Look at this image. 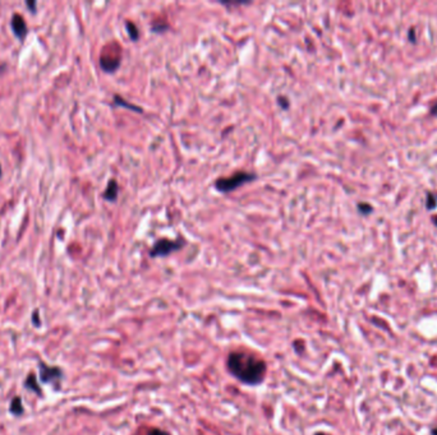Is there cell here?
I'll use <instances>...</instances> for the list:
<instances>
[{
	"instance_id": "cell-1",
	"label": "cell",
	"mask_w": 437,
	"mask_h": 435,
	"mask_svg": "<svg viewBox=\"0 0 437 435\" xmlns=\"http://www.w3.org/2000/svg\"><path fill=\"white\" fill-rule=\"evenodd\" d=\"M227 366L230 374L244 384H260L266 375L265 361L248 351H233L228 355Z\"/></svg>"
},
{
	"instance_id": "cell-2",
	"label": "cell",
	"mask_w": 437,
	"mask_h": 435,
	"mask_svg": "<svg viewBox=\"0 0 437 435\" xmlns=\"http://www.w3.org/2000/svg\"><path fill=\"white\" fill-rule=\"evenodd\" d=\"M256 179V175L252 172H246V171H238L234 172L233 175L227 176V178H220L217 179L216 183H215V187H216L217 190H220L221 193H228V191L235 190L236 188L242 187L243 184H246L248 181H252Z\"/></svg>"
},
{
	"instance_id": "cell-3",
	"label": "cell",
	"mask_w": 437,
	"mask_h": 435,
	"mask_svg": "<svg viewBox=\"0 0 437 435\" xmlns=\"http://www.w3.org/2000/svg\"><path fill=\"white\" fill-rule=\"evenodd\" d=\"M120 64V46L117 42L106 45L100 56V65L105 72H114Z\"/></svg>"
},
{
	"instance_id": "cell-4",
	"label": "cell",
	"mask_w": 437,
	"mask_h": 435,
	"mask_svg": "<svg viewBox=\"0 0 437 435\" xmlns=\"http://www.w3.org/2000/svg\"><path fill=\"white\" fill-rule=\"evenodd\" d=\"M182 246L183 244L179 243L178 240L173 242V240H169V239H161V240L155 243V245H153L150 251V255L152 258L165 257V255H169L173 251L182 249Z\"/></svg>"
},
{
	"instance_id": "cell-5",
	"label": "cell",
	"mask_w": 437,
	"mask_h": 435,
	"mask_svg": "<svg viewBox=\"0 0 437 435\" xmlns=\"http://www.w3.org/2000/svg\"><path fill=\"white\" fill-rule=\"evenodd\" d=\"M40 378L44 383H49V381H59L61 378V370L58 368H53V366L45 365L44 362H40Z\"/></svg>"
},
{
	"instance_id": "cell-6",
	"label": "cell",
	"mask_w": 437,
	"mask_h": 435,
	"mask_svg": "<svg viewBox=\"0 0 437 435\" xmlns=\"http://www.w3.org/2000/svg\"><path fill=\"white\" fill-rule=\"evenodd\" d=\"M12 29L14 32V35L19 38H25V36L27 35V25H26L25 19L21 14H14L12 18Z\"/></svg>"
},
{
	"instance_id": "cell-7",
	"label": "cell",
	"mask_w": 437,
	"mask_h": 435,
	"mask_svg": "<svg viewBox=\"0 0 437 435\" xmlns=\"http://www.w3.org/2000/svg\"><path fill=\"white\" fill-rule=\"evenodd\" d=\"M118 190H119L118 183L115 180H110L109 181L105 193H104V198L113 202V200H115L117 199V197H118Z\"/></svg>"
},
{
	"instance_id": "cell-8",
	"label": "cell",
	"mask_w": 437,
	"mask_h": 435,
	"mask_svg": "<svg viewBox=\"0 0 437 435\" xmlns=\"http://www.w3.org/2000/svg\"><path fill=\"white\" fill-rule=\"evenodd\" d=\"M114 101H115V104H117V105H119V106H124V108L131 109V110H134V111L142 112V109L138 108V106L132 105V104H128V101H125V100L121 99L120 96H114Z\"/></svg>"
},
{
	"instance_id": "cell-9",
	"label": "cell",
	"mask_w": 437,
	"mask_h": 435,
	"mask_svg": "<svg viewBox=\"0 0 437 435\" xmlns=\"http://www.w3.org/2000/svg\"><path fill=\"white\" fill-rule=\"evenodd\" d=\"M10 411H12L14 415H21L23 412V407H22V401L21 398L16 397L14 400L12 401V406H10Z\"/></svg>"
},
{
	"instance_id": "cell-10",
	"label": "cell",
	"mask_w": 437,
	"mask_h": 435,
	"mask_svg": "<svg viewBox=\"0 0 437 435\" xmlns=\"http://www.w3.org/2000/svg\"><path fill=\"white\" fill-rule=\"evenodd\" d=\"M26 387L29 388V389H33L36 393L41 394V389H40V388L37 387V384H36V378L33 374H29V378L26 379Z\"/></svg>"
},
{
	"instance_id": "cell-11",
	"label": "cell",
	"mask_w": 437,
	"mask_h": 435,
	"mask_svg": "<svg viewBox=\"0 0 437 435\" xmlns=\"http://www.w3.org/2000/svg\"><path fill=\"white\" fill-rule=\"evenodd\" d=\"M125 26H127L128 33H129V36H131L132 40H138L140 35H138V29H137V27H136V25L128 21V22L125 23Z\"/></svg>"
},
{
	"instance_id": "cell-12",
	"label": "cell",
	"mask_w": 437,
	"mask_h": 435,
	"mask_svg": "<svg viewBox=\"0 0 437 435\" xmlns=\"http://www.w3.org/2000/svg\"><path fill=\"white\" fill-rule=\"evenodd\" d=\"M437 204V199L432 193H427V202H426V207L427 210H435Z\"/></svg>"
},
{
	"instance_id": "cell-13",
	"label": "cell",
	"mask_w": 437,
	"mask_h": 435,
	"mask_svg": "<svg viewBox=\"0 0 437 435\" xmlns=\"http://www.w3.org/2000/svg\"><path fill=\"white\" fill-rule=\"evenodd\" d=\"M358 210H359V212H361L362 215H368V213H371L374 211V208H372V206L368 203H359L358 204Z\"/></svg>"
},
{
	"instance_id": "cell-14",
	"label": "cell",
	"mask_w": 437,
	"mask_h": 435,
	"mask_svg": "<svg viewBox=\"0 0 437 435\" xmlns=\"http://www.w3.org/2000/svg\"><path fill=\"white\" fill-rule=\"evenodd\" d=\"M148 435H169V433L163 432V430H160V429H151L150 433H148Z\"/></svg>"
},
{
	"instance_id": "cell-15",
	"label": "cell",
	"mask_w": 437,
	"mask_h": 435,
	"mask_svg": "<svg viewBox=\"0 0 437 435\" xmlns=\"http://www.w3.org/2000/svg\"><path fill=\"white\" fill-rule=\"evenodd\" d=\"M279 104H281L284 109H287L288 106H289V104H288V100L285 99V97H279Z\"/></svg>"
},
{
	"instance_id": "cell-16",
	"label": "cell",
	"mask_w": 437,
	"mask_h": 435,
	"mask_svg": "<svg viewBox=\"0 0 437 435\" xmlns=\"http://www.w3.org/2000/svg\"><path fill=\"white\" fill-rule=\"evenodd\" d=\"M431 115H434V116H437V101L435 102L434 105L431 106Z\"/></svg>"
},
{
	"instance_id": "cell-17",
	"label": "cell",
	"mask_w": 437,
	"mask_h": 435,
	"mask_svg": "<svg viewBox=\"0 0 437 435\" xmlns=\"http://www.w3.org/2000/svg\"><path fill=\"white\" fill-rule=\"evenodd\" d=\"M27 5H29V6H31L32 12H36V3H35V1H27Z\"/></svg>"
},
{
	"instance_id": "cell-18",
	"label": "cell",
	"mask_w": 437,
	"mask_h": 435,
	"mask_svg": "<svg viewBox=\"0 0 437 435\" xmlns=\"http://www.w3.org/2000/svg\"><path fill=\"white\" fill-rule=\"evenodd\" d=\"M409 38H410V41L412 42H415V36H414V31H413V29H410V32H409Z\"/></svg>"
},
{
	"instance_id": "cell-19",
	"label": "cell",
	"mask_w": 437,
	"mask_h": 435,
	"mask_svg": "<svg viewBox=\"0 0 437 435\" xmlns=\"http://www.w3.org/2000/svg\"><path fill=\"white\" fill-rule=\"evenodd\" d=\"M431 434L432 435H437V428H435V429L431 430Z\"/></svg>"
},
{
	"instance_id": "cell-20",
	"label": "cell",
	"mask_w": 437,
	"mask_h": 435,
	"mask_svg": "<svg viewBox=\"0 0 437 435\" xmlns=\"http://www.w3.org/2000/svg\"><path fill=\"white\" fill-rule=\"evenodd\" d=\"M316 435H325V434H322V433H319V434H316Z\"/></svg>"
},
{
	"instance_id": "cell-21",
	"label": "cell",
	"mask_w": 437,
	"mask_h": 435,
	"mask_svg": "<svg viewBox=\"0 0 437 435\" xmlns=\"http://www.w3.org/2000/svg\"><path fill=\"white\" fill-rule=\"evenodd\" d=\"M0 172H1V166H0Z\"/></svg>"
}]
</instances>
